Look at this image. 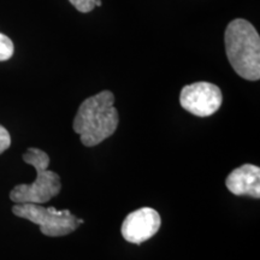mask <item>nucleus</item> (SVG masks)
Instances as JSON below:
<instances>
[{
    "label": "nucleus",
    "mask_w": 260,
    "mask_h": 260,
    "mask_svg": "<svg viewBox=\"0 0 260 260\" xmlns=\"http://www.w3.org/2000/svg\"><path fill=\"white\" fill-rule=\"evenodd\" d=\"M115 95L104 90L89 96L81 104L74 119V132L80 135L86 147L102 144L116 132L118 126V111L113 106Z\"/></svg>",
    "instance_id": "f257e3e1"
},
{
    "label": "nucleus",
    "mask_w": 260,
    "mask_h": 260,
    "mask_svg": "<svg viewBox=\"0 0 260 260\" xmlns=\"http://www.w3.org/2000/svg\"><path fill=\"white\" fill-rule=\"evenodd\" d=\"M225 53L235 73L242 79H260V38L252 23L242 18L233 19L224 34Z\"/></svg>",
    "instance_id": "f03ea898"
},
{
    "label": "nucleus",
    "mask_w": 260,
    "mask_h": 260,
    "mask_svg": "<svg viewBox=\"0 0 260 260\" xmlns=\"http://www.w3.org/2000/svg\"><path fill=\"white\" fill-rule=\"evenodd\" d=\"M23 160L34 167L37 178L31 184H18L10 191V199L16 204H45L57 197L61 189L60 177L57 172L48 170L50 157L39 148H28Z\"/></svg>",
    "instance_id": "7ed1b4c3"
},
{
    "label": "nucleus",
    "mask_w": 260,
    "mask_h": 260,
    "mask_svg": "<svg viewBox=\"0 0 260 260\" xmlns=\"http://www.w3.org/2000/svg\"><path fill=\"white\" fill-rule=\"evenodd\" d=\"M12 212L19 218L37 224L41 233L50 237L67 236L83 224V219L77 218L69 210L58 211L54 207L41 206V204H17L12 207Z\"/></svg>",
    "instance_id": "20e7f679"
},
{
    "label": "nucleus",
    "mask_w": 260,
    "mask_h": 260,
    "mask_svg": "<svg viewBox=\"0 0 260 260\" xmlns=\"http://www.w3.org/2000/svg\"><path fill=\"white\" fill-rule=\"evenodd\" d=\"M180 103L181 106L191 115L209 117L219 110L223 103V94L216 84L197 82L183 87Z\"/></svg>",
    "instance_id": "39448f33"
},
{
    "label": "nucleus",
    "mask_w": 260,
    "mask_h": 260,
    "mask_svg": "<svg viewBox=\"0 0 260 260\" xmlns=\"http://www.w3.org/2000/svg\"><path fill=\"white\" fill-rule=\"evenodd\" d=\"M160 225L161 218L157 211L151 207H142L125 217L121 233L125 241L140 245L153 237Z\"/></svg>",
    "instance_id": "423d86ee"
},
{
    "label": "nucleus",
    "mask_w": 260,
    "mask_h": 260,
    "mask_svg": "<svg viewBox=\"0 0 260 260\" xmlns=\"http://www.w3.org/2000/svg\"><path fill=\"white\" fill-rule=\"evenodd\" d=\"M229 191L237 197L260 198V169L252 164L241 165L229 174L225 180Z\"/></svg>",
    "instance_id": "0eeeda50"
},
{
    "label": "nucleus",
    "mask_w": 260,
    "mask_h": 260,
    "mask_svg": "<svg viewBox=\"0 0 260 260\" xmlns=\"http://www.w3.org/2000/svg\"><path fill=\"white\" fill-rule=\"evenodd\" d=\"M15 47L11 39L0 32V61L9 60L14 56Z\"/></svg>",
    "instance_id": "6e6552de"
},
{
    "label": "nucleus",
    "mask_w": 260,
    "mask_h": 260,
    "mask_svg": "<svg viewBox=\"0 0 260 260\" xmlns=\"http://www.w3.org/2000/svg\"><path fill=\"white\" fill-rule=\"evenodd\" d=\"M69 2L77 11L87 14V12H90L95 8L96 0H69Z\"/></svg>",
    "instance_id": "1a4fd4ad"
},
{
    "label": "nucleus",
    "mask_w": 260,
    "mask_h": 260,
    "mask_svg": "<svg viewBox=\"0 0 260 260\" xmlns=\"http://www.w3.org/2000/svg\"><path fill=\"white\" fill-rule=\"evenodd\" d=\"M10 146H11V136H10V133L4 126L0 125V154L4 153Z\"/></svg>",
    "instance_id": "9d476101"
},
{
    "label": "nucleus",
    "mask_w": 260,
    "mask_h": 260,
    "mask_svg": "<svg viewBox=\"0 0 260 260\" xmlns=\"http://www.w3.org/2000/svg\"><path fill=\"white\" fill-rule=\"evenodd\" d=\"M95 6H102V0H96Z\"/></svg>",
    "instance_id": "9b49d317"
}]
</instances>
